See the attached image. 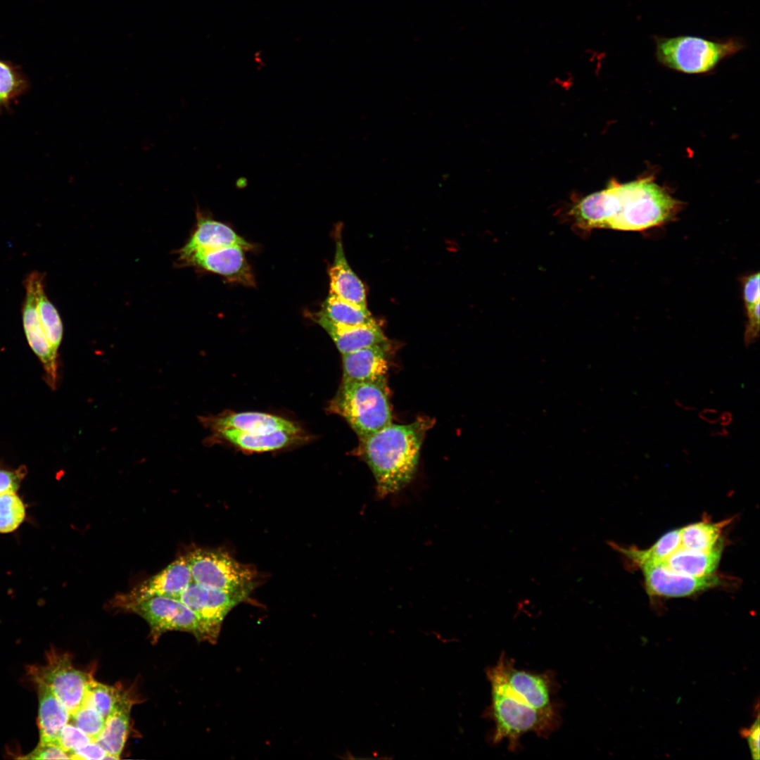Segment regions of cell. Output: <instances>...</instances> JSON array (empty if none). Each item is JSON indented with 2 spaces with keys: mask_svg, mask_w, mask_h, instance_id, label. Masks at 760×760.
Here are the masks:
<instances>
[{
  "mask_svg": "<svg viewBox=\"0 0 760 760\" xmlns=\"http://www.w3.org/2000/svg\"><path fill=\"white\" fill-rule=\"evenodd\" d=\"M244 248L234 245L197 251L186 260L207 271L218 274L231 281L246 286L254 284L253 276L246 260Z\"/></svg>",
  "mask_w": 760,
  "mask_h": 760,
  "instance_id": "5bb4252c",
  "label": "cell"
},
{
  "mask_svg": "<svg viewBox=\"0 0 760 760\" xmlns=\"http://www.w3.org/2000/svg\"><path fill=\"white\" fill-rule=\"evenodd\" d=\"M37 309L42 329L51 347L58 352L63 338V324L58 310L45 293L44 283L37 291Z\"/></svg>",
  "mask_w": 760,
  "mask_h": 760,
  "instance_id": "83f0119b",
  "label": "cell"
},
{
  "mask_svg": "<svg viewBox=\"0 0 760 760\" xmlns=\"http://www.w3.org/2000/svg\"><path fill=\"white\" fill-rule=\"evenodd\" d=\"M486 675L493 689L539 710H557L552 701L554 683L551 674L517 669L512 659L502 653L496 664L487 670Z\"/></svg>",
  "mask_w": 760,
  "mask_h": 760,
  "instance_id": "8992f818",
  "label": "cell"
},
{
  "mask_svg": "<svg viewBox=\"0 0 760 760\" xmlns=\"http://www.w3.org/2000/svg\"><path fill=\"white\" fill-rule=\"evenodd\" d=\"M253 587L227 590L200 585L194 581L175 598L191 609L200 619L209 642H216L222 622L228 612L243 601Z\"/></svg>",
  "mask_w": 760,
  "mask_h": 760,
  "instance_id": "30bf717a",
  "label": "cell"
},
{
  "mask_svg": "<svg viewBox=\"0 0 760 760\" xmlns=\"http://www.w3.org/2000/svg\"><path fill=\"white\" fill-rule=\"evenodd\" d=\"M184 557L193 581L200 585L227 590L254 587L253 570L227 552L198 548Z\"/></svg>",
  "mask_w": 760,
  "mask_h": 760,
  "instance_id": "ba28073f",
  "label": "cell"
},
{
  "mask_svg": "<svg viewBox=\"0 0 760 760\" xmlns=\"http://www.w3.org/2000/svg\"><path fill=\"white\" fill-rule=\"evenodd\" d=\"M699 417L704 421L710 423L715 424L719 421V416L718 412L715 410L704 409L699 413Z\"/></svg>",
  "mask_w": 760,
  "mask_h": 760,
  "instance_id": "ab89813d",
  "label": "cell"
},
{
  "mask_svg": "<svg viewBox=\"0 0 760 760\" xmlns=\"http://www.w3.org/2000/svg\"><path fill=\"white\" fill-rule=\"evenodd\" d=\"M29 82L20 68L0 59V113L28 89Z\"/></svg>",
  "mask_w": 760,
  "mask_h": 760,
  "instance_id": "f1b7e54d",
  "label": "cell"
},
{
  "mask_svg": "<svg viewBox=\"0 0 760 760\" xmlns=\"http://www.w3.org/2000/svg\"><path fill=\"white\" fill-rule=\"evenodd\" d=\"M656 56L665 66L685 73L712 70L725 57L742 49L737 39L713 41L695 36L655 37Z\"/></svg>",
  "mask_w": 760,
  "mask_h": 760,
  "instance_id": "5b68a950",
  "label": "cell"
},
{
  "mask_svg": "<svg viewBox=\"0 0 760 760\" xmlns=\"http://www.w3.org/2000/svg\"><path fill=\"white\" fill-rule=\"evenodd\" d=\"M215 432L243 450L258 452L285 448L292 444L298 435L286 431L249 434L230 429H221Z\"/></svg>",
  "mask_w": 760,
  "mask_h": 760,
  "instance_id": "cb8c5ba5",
  "label": "cell"
},
{
  "mask_svg": "<svg viewBox=\"0 0 760 760\" xmlns=\"http://www.w3.org/2000/svg\"><path fill=\"white\" fill-rule=\"evenodd\" d=\"M26 473L24 467L12 470L0 469V493L17 491Z\"/></svg>",
  "mask_w": 760,
  "mask_h": 760,
  "instance_id": "e575fe53",
  "label": "cell"
},
{
  "mask_svg": "<svg viewBox=\"0 0 760 760\" xmlns=\"http://www.w3.org/2000/svg\"><path fill=\"white\" fill-rule=\"evenodd\" d=\"M742 293L746 310L760 302L759 272L745 277L742 279Z\"/></svg>",
  "mask_w": 760,
  "mask_h": 760,
  "instance_id": "d590c367",
  "label": "cell"
},
{
  "mask_svg": "<svg viewBox=\"0 0 760 760\" xmlns=\"http://www.w3.org/2000/svg\"><path fill=\"white\" fill-rule=\"evenodd\" d=\"M193 581L184 556H181L164 569L135 586L129 593L118 595L113 600L115 607H122L154 596L176 597Z\"/></svg>",
  "mask_w": 760,
  "mask_h": 760,
  "instance_id": "4fadbf2b",
  "label": "cell"
},
{
  "mask_svg": "<svg viewBox=\"0 0 760 760\" xmlns=\"http://www.w3.org/2000/svg\"><path fill=\"white\" fill-rule=\"evenodd\" d=\"M321 312L334 323L347 326L374 324L367 308L358 306L329 293Z\"/></svg>",
  "mask_w": 760,
  "mask_h": 760,
  "instance_id": "4316f807",
  "label": "cell"
},
{
  "mask_svg": "<svg viewBox=\"0 0 760 760\" xmlns=\"http://www.w3.org/2000/svg\"><path fill=\"white\" fill-rule=\"evenodd\" d=\"M719 420L722 426L728 425L732 421V416L728 412H723L721 415L719 416Z\"/></svg>",
  "mask_w": 760,
  "mask_h": 760,
  "instance_id": "60d3db41",
  "label": "cell"
},
{
  "mask_svg": "<svg viewBox=\"0 0 760 760\" xmlns=\"http://www.w3.org/2000/svg\"><path fill=\"white\" fill-rule=\"evenodd\" d=\"M23 759H68L70 753L62 749L56 742H40L37 747Z\"/></svg>",
  "mask_w": 760,
  "mask_h": 760,
  "instance_id": "836d02e7",
  "label": "cell"
},
{
  "mask_svg": "<svg viewBox=\"0 0 760 760\" xmlns=\"http://www.w3.org/2000/svg\"><path fill=\"white\" fill-rule=\"evenodd\" d=\"M730 521L726 519L717 523L702 521L685 526L680 528L681 547L702 552L713 550L723 543L721 532Z\"/></svg>",
  "mask_w": 760,
  "mask_h": 760,
  "instance_id": "484cf974",
  "label": "cell"
},
{
  "mask_svg": "<svg viewBox=\"0 0 760 760\" xmlns=\"http://www.w3.org/2000/svg\"><path fill=\"white\" fill-rule=\"evenodd\" d=\"M237 245L246 250L252 245L227 224L198 215L197 227L187 243L180 251L181 258L186 260L197 251Z\"/></svg>",
  "mask_w": 760,
  "mask_h": 760,
  "instance_id": "e0dca14e",
  "label": "cell"
},
{
  "mask_svg": "<svg viewBox=\"0 0 760 760\" xmlns=\"http://www.w3.org/2000/svg\"><path fill=\"white\" fill-rule=\"evenodd\" d=\"M122 692L118 688L97 682L92 676L83 703L94 707L106 719L113 709Z\"/></svg>",
  "mask_w": 760,
  "mask_h": 760,
  "instance_id": "4dcf8cb0",
  "label": "cell"
},
{
  "mask_svg": "<svg viewBox=\"0 0 760 760\" xmlns=\"http://www.w3.org/2000/svg\"><path fill=\"white\" fill-rule=\"evenodd\" d=\"M121 609L135 613L146 621L153 642L170 631L189 632L199 641L209 642L198 616L177 598L154 596L128 604Z\"/></svg>",
  "mask_w": 760,
  "mask_h": 760,
  "instance_id": "52a82bcc",
  "label": "cell"
},
{
  "mask_svg": "<svg viewBox=\"0 0 760 760\" xmlns=\"http://www.w3.org/2000/svg\"><path fill=\"white\" fill-rule=\"evenodd\" d=\"M611 546L638 566L645 563L662 562L681 546L680 528L666 533L647 549L623 547L614 543Z\"/></svg>",
  "mask_w": 760,
  "mask_h": 760,
  "instance_id": "d4e9b609",
  "label": "cell"
},
{
  "mask_svg": "<svg viewBox=\"0 0 760 760\" xmlns=\"http://www.w3.org/2000/svg\"><path fill=\"white\" fill-rule=\"evenodd\" d=\"M29 675L34 681L47 685L64 705L70 717L81 707L92 675L78 670L67 654L51 650L44 666H30Z\"/></svg>",
  "mask_w": 760,
  "mask_h": 760,
  "instance_id": "9c48e42d",
  "label": "cell"
},
{
  "mask_svg": "<svg viewBox=\"0 0 760 760\" xmlns=\"http://www.w3.org/2000/svg\"><path fill=\"white\" fill-rule=\"evenodd\" d=\"M759 305L760 302L747 309V323L744 334V342L747 346L754 343L759 336Z\"/></svg>",
  "mask_w": 760,
  "mask_h": 760,
  "instance_id": "8d00e7d4",
  "label": "cell"
},
{
  "mask_svg": "<svg viewBox=\"0 0 760 760\" xmlns=\"http://www.w3.org/2000/svg\"><path fill=\"white\" fill-rule=\"evenodd\" d=\"M132 704V698L122 692L105 719L103 728L95 741L108 753L106 759H117L121 754L129 732Z\"/></svg>",
  "mask_w": 760,
  "mask_h": 760,
  "instance_id": "44dd1931",
  "label": "cell"
},
{
  "mask_svg": "<svg viewBox=\"0 0 760 760\" xmlns=\"http://www.w3.org/2000/svg\"><path fill=\"white\" fill-rule=\"evenodd\" d=\"M330 410L341 416L360 438L392 422L386 381H344Z\"/></svg>",
  "mask_w": 760,
  "mask_h": 760,
  "instance_id": "3957f363",
  "label": "cell"
},
{
  "mask_svg": "<svg viewBox=\"0 0 760 760\" xmlns=\"http://www.w3.org/2000/svg\"><path fill=\"white\" fill-rule=\"evenodd\" d=\"M433 422L427 417L408 424L391 422L360 438L358 455L371 469L379 496L395 493L412 479L424 438Z\"/></svg>",
  "mask_w": 760,
  "mask_h": 760,
  "instance_id": "6da1fadb",
  "label": "cell"
},
{
  "mask_svg": "<svg viewBox=\"0 0 760 760\" xmlns=\"http://www.w3.org/2000/svg\"><path fill=\"white\" fill-rule=\"evenodd\" d=\"M386 344V342H384L342 355L343 380L386 381L388 369Z\"/></svg>",
  "mask_w": 760,
  "mask_h": 760,
  "instance_id": "2e32d148",
  "label": "cell"
},
{
  "mask_svg": "<svg viewBox=\"0 0 760 760\" xmlns=\"http://www.w3.org/2000/svg\"><path fill=\"white\" fill-rule=\"evenodd\" d=\"M108 756L106 751L96 741H91L86 745L70 753V759L99 760Z\"/></svg>",
  "mask_w": 760,
  "mask_h": 760,
  "instance_id": "74e56055",
  "label": "cell"
},
{
  "mask_svg": "<svg viewBox=\"0 0 760 760\" xmlns=\"http://www.w3.org/2000/svg\"><path fill=\"white\" fill-rule=\"evenodd\" d=\"M617 210L607 228L619 231H643L673 219L680 203L647 179L619 184L614 181Z\"/></svg>",
  "mask_w": 760,
  "mask_h": 760,
  "instance_id": "7a4b0ae2",
  "label": "cell"
},
{
  "mask_svg": "<svg viewBox=\"0 0 760 760\" xmlns=\"http://www.w3.org/2000/svg\"><path fill=\"white\" fill-rule=\"evenodd\" d=\"M44 274L34 271L24 280L25 297L23 303L22 316L25 334L34 353L41 360L46 373L47 382L53 388L57 379V351L48 341L40 324L37 309L39 287L44 283Z\"/></svg>",
  "mask_w": 760,
  "mask_h": 760,
  "instance_id": "8fae6325",
  "label": "cell"
},
{
  "mask_svg": "<svg viewBox=\"0 0 760 760\" xmlns=\"http://www.w3.org/2000/svg\"><path fill=\"white\" fill-rule=\"evenodd\" d=\"M336 232L335 255L328 270L330 293L349 303L367 308L365 286L346 260L341 239V230L337 229Z\"/></svg>",
  "mask_w": 760,
  "mask_h": 760,
  "instance_id": "ffe728a7",
  "label": "cell"
},
{
  "mask_svg": "<svg viewBox=\"0 0 760 760\" xmlns=\"http://www.w3.org/2000/svg\"><path fill=\"white\" fill-rule=\"evenodd\" d=\"M315 317L342 355L386 342V337L376 322L358 326L342 325L332 322L321 312L317 313Z\"/></svg>",
  "mask_w": 760,
  "mask_h": 760,
  "instance_id": "ac0fdd59",
  "label": "cell"
},
{
  "mask_svg": "<svg viewBox=\"0 0 760 760\" xmlns=\"http://www.w3.org/2000/svg\"><path fill=\"white\" fill-rule=\"evenodd\" d=\"M73 723L84 733L95 741L102 731L105 718L91 706L83 703L81 707L70 717Z\"/></svg>",
  "mask_w": 760,
  "mask_h": 760,
  "instance_id": "1f68e13d",
  "label": "cell"
},
{
  "mask_svg": "<svg viewBox=\"0 0 760 760\" xmlns=\"http://www.w3.org/2000/svg\"><path fill=\"white\" fill-rule=\"evenodd\" d=\"M39 696L37 724L40 742H56L58 735L70 719V714L49 688L34 681Z\"/></svg>",
  "mask_w": 760,
  "mask_h": 760,
  "instance_id": "7402d4cb",
  "label": "cell"
},
{
  "mask_svg": "<svg viewBox=\"0 0 760 760\" xmlns=\"http://www.w3.org/2000/svg\"><path fill=\"white\" fill-rule=\"evenodd\" d=\"M203 422L214 431L230 429L249 434L276 431L298 434L300 433V429L294 423L282 417L261 412L233 413L217 417L203 418Z\"/></svg>",
  "mask_w": 760,
  "mask_h": 760,
  "instance_id": "9a60e30c",
  "label": "cell"
},
{
  "mask_svg": "<svg viewBox=\"0 0 760 760\" xmlns=\"http://www.w3.org/2000/svg\"><path fill=\"white\" fill-rule=\"evenodd\" d=\"M650 597H683L721 585L723 579L714 574L692 576L674 572L661 562L639 566Z\"/></svg>",
  "mask_w": 760,
  "mask_h": 760,
  "instance_id": "7c38bea8",
  "label": "cell"
},
{
  "mask_svg": "<svg viewBox=\"0 0 760 760\" xmlns=\"http://www.w3.org/2000/svg\"><path fill=\"white\" fill-rule=\"evenodd\" d=\"M25 517V505L17 491L0 493V533L13 532Z\"/></svg>",
  "mask_w": 760,
  "mask_h": 760,
  "instance_id": "f546056e",
  "label": "cell"
},
{
  "mask_svg": "<svg viewBox=\"0 0 760 760\" xmlns=\"http://www.w3.org/2000/svg\"><path fill=\"white\" fill-rule=\"evenodd\" d=\"M617 209V197L614 181L604 190L582 198L571 209L576 224L581 229L607 228Z\"/></svg>",
  "mask_w": 760,
  "mask_h": 760,
  "instance_id": "d6986e66",
  "label": "cell"
},
{
  "mask_svg": "<svg viewBox=\"0 0 760 760\" xmlns=\"http://www.w3.org/2000/svg\"><path fill=\"white\" fill-rule=\"evenodd\" d=\"M487 715L493 721L494 743L507 740L512 751L518 747L520 737L528 733L547 737L557 727V710L542 711L500 691L491 689V702Z\"/></svg>",
  "mask_w": 760,
  "mask_h": 760,
  "instance_id": "277c9868",
  "label": "cell"
},
{
  "mask_svg": "<svg viewBox=\"0 0 760 760\" xmlns=\"http://www.w3.org/2000/svg\"><path fill=\"white\" fill-rule=\"evenodd\" d=\"M92 739L74 723H67L61 729L56 743L65 751L70 753L91 742Z\"/></svg>",
  "mask_w": 760,
  "mask_h": 760,
  "instance_id": "d6a6232c",
  "label": "cell"
},
{
  "mask_svg": "<svg viewBox=\"0 0 760 760\" xmlns=\"http://www.w3.org/2000/svg\"><path fill=\"white\" fill-rule=\"evenodd\" d=\"M742 734L747 740L753 759L759 760L760 735L759 716L749 728L743 730Z\"/></svg>",
  "mask_w": 760,
  "mask_h": 760,
  "instance_id": "f35d334b",
  "label": "cell"
},
{
  "mask_svg": "<svg viewBox=\"0 0 760 760\" xmlns=\"http://www.w3.org/2000/svg\"><path fill=\"white\" fill-rule=\"evenodd\" d=\"M723 543L707 552L695 551L680 547L661 562L667 569L692 576L714 574L721 557Z\"/></svg>",
  "mask_w": 760,
  "mask_h": 760,
  "instance_id": "603a6c76",
  "label": "cell"
}]
</instances>
